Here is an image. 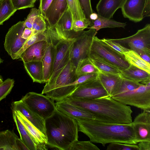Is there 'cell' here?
Masks as SVG:
<instances>
[{
  "mask_svg": "<svg viewBox=\"0 0 150 150\" xmlns=\"http://www.w3.org/2000/svg\"><path fill=\"white\" fill-rule=\"evenodd\" d=\"M62 100L91 112L99 121L119 124L132 122L130 107L109 96L94 99L65 98Z\"/></svg>",
  "mask_w": 150,
  "mask_h": 150,
  "instance_id": "cell-1",
  "label": "cell"
},
{
  "mask_svg": "<svg viewBox=\"0 0 150 150\" xmlns=\"http://www.w3.org/2000/svg\"><path fill=\"white\" fill-rule=\"evenodd\" d=\"M78 131L83 133L91 142L103 146L113 142L137 144L132 122L127 124L108 123L93 120H76Z\"/></svg>",
  "mask_w": 150,
  "mask_h": 150,
  "instance_id": "cell-2",
  "label": "cell"
},
{
  "mask_svg": "<svg viewBox=\"0 0 150 150\" xmlns=\"http://www.w3.org/2000/svg\"><path fill=\"white\" fill-rule=\"evenodd\" d=\"M47 145L61 150H68L78 140V126L76 120L56 109L45 120Z\"/></svg>",
  "mask_w": 150,
  "mask_h": 150,
  "instance_id": "cell-3",
  "label": "cell"
},
{
  "mask_svg": "<svg viewBox=\"0 0 150 150\" xmlns=\"http://www.w3.org/2000/svg\"><path fill=\"white\" fill-rule=\"evenodd\" d=\"M21 100L30 110L44 120L50 116L56 109L54 101L42 93L29 92Z\"/></svg>",
  "mask_w": 150,
  "mask_h": 150,
  "instance_id": "cell-4",
  "label": "cell"
},
{
  "mask_svg": "<svg viewBox=\"0 0 150 150\" xmlns=\"http://www.w3.org/2000/svg\"><path fill=\"white\" fill-rule=\"evenodd\" d=\"M124 104L135 106L144 110H150V86L142 84L136 89L112 97Z\"/></svg>",
  "mask_w": 150,
  "mask_h": 150,
  "instance_id": "cell-5",
  "label": "cell"
},
{
  "mask_svg": "<svg viewBox=\"0 0 150 150\" xmlns=\"http://www.w3.org/2000/svg\"><path fill=\"white\" fill-rule=\"evenodd\" d=\"M91 53L98 55L121 71L127 69L130 65L124 54L116 51L96 36L91 44Z\"/></svg>",
  "mask_w": 150,
  "mask_h": 150,
  "instance_id": "cell-6",
  "label": "cell"
},
{
  "mask_svg": "<svg viewBox=\"0 0 150 150\" xmlns=\"http://www.w3.org/2000/svg\"><path fill=\"white\" fill-rule=\"evenodd\" d=\"M96 35L93 29L79 32L73 43L70 56L71 60L76 67L79 60L89 57L93 39Z\"/></svg>",
  "mask_w": 150,
  "mask_h": 150,
  "instance_id": "cell-7",
  "label": "cell"
},
{
  "mask_svg": "<svg viewBox=\"0 0 150 150\" xmlns=\"http://www.w3.org/2000/svg\"><path fill=\"white\" fill-rule=\"evenodd\" d=\"M108 96V94L98 77L81 84L65 98L94 99Z\"/></svg>",
  "mask_w": 150,
  "mask_h": 150,
  "instance_id": "cell-8",
  "label": "cell"
},
{
  "mask_svg": "<svg viewBox=\"0 0 150 150\" xmlns=\"http://www.w3.org/2000/svg\"><path fill=\"white\" fill-rule=\"evenodd\" d=\"M76 38L69 40L59 41L54 45L56 51L52 71L46 83H50L53 81L70 60L72 45Z\"/></svg>",
  "mask_w": 150,
  "mask_h": 150,
  "instance_id": "cell-9",
  "label": "cell"
},
{
  "mask_svg": "<svg viewBox=\"0 0 150 150\" xmlns=\"http://www.w3.org/2000/svg\"><path fill=\"white\" fill-rule=\"evenodd\" d=\"M123 16L134 22L150 16V0H125L121 8Z\"/></svg>",
  "mask_w": 150,
  "mask_h": 150,
  "instance_id": "cell-10",
  "label": "cell"
},
{
  "mask_svg": "<svg viewBox=\"0 0 150 150\" xmlns=\"http://www.w3.org/2000/svg\"><path fill=\"white\" fill-rule=\"evenodd\" d=\"M25 28L24 21H20L12 26L6 35L4 47L12 58L26 40L21 38Z\"/></svg>",
  "mask_w": 150,
  "mask_h": 150,
  "instance_id": "cell-11",
  "label": "cell"
},
{
  "mask_svg": "<svg viewBox=\"0 0 150 150\" xmlns=\"http://www.w3.org/2000/svg\"><path fill=\"white\" fill-rule=\"evenodd\" d=\"M120 44L127 45L130 48L140 49L150 52V24H147L131 36L120 39H110Z\"/></svg>",
  "mask_w": 150,
  "mask_h": 150,
  "instance_id": "cell-12",
  "label": "cell"
},
{
  "mask_svg": "<svg viewBox=\"0 0 150 150\" xmlns=\"http://www.w3.org/2000/svg\"><path fill=\"white\" fill-rule=\"evenodd\" d=\"M76 67L70 59L57 77L50 83H46L42 93L45 94L52 90L62 87L74 81L77 78Z\"/></svg>",
  "mask_w": 150,
  "mask_h": 150,
  "instance_id": "cell-13",
  "label": "cell"
},
{
  "mask_svg": "<svg viewBox=\"0 0 150 150\" xmlns=\"http://www.w3.org/2000/svg\"><path fill=\"white\" fill-rule=\"evenodd\" d=\"M98 73H89L78 77L74 81L69 84L52 90L45 94L53 101H57L62 100L69 95L81 84L97 78Z\"/></svg>",
  "mask_w": 150,
  "mask_h": 150,
  "instance_id": "cell-14",
  "label": "cell"
},
{
  "mask_svg": "<svg viewBox=\"0 0 150 150\" xmlns=\"http://www.w3.org/2000/svg\"><path fill=\"white\" fill-rule=\"evenodd\" d=\"M136 142L150 141V110H144L132 122Z\"/></svg>",
  "mask_w": 150,
  "mask_h": 150,
  "instance_id": "cell-15",
  "label": "cell"
},
{
  "mask_svg": "<svg viewBox=\"0 0 150 150\" xmlns=\"http://www.w3.org/2000/svg\"><path fill=\"white\" fill-rule=\"evenodd\" d=\"M56 108L61 112L75 120H96L91 113L64 100L56 101Z\"/></svg>",
  "mask_w": 150,
  "mask_h": 150,
  "instance_id": "cell-16",
  "label": "cell"
},
{
  "mask_svg": "<svg viewBox=\"0 0 150 150\" xmlns=\"http://www.w3.org/2000/svg\"><path fill=\"white\" fill-rule=\"evenodd\" d=\"M11 108L12 111H18L20 112L46 136L45 120L30 110L21 100L13 102L11 104Z\"/></svg>",
  "mask_w": 150,
  "mask_h": 150,
  "instance_id": "cell-17",
  "label": "cell"
},
{
  "mask_svg": "<svg viewBox=\"0 0 150 150\" xmlns=\"http://www.w3.org/2000/svg\"><path fill=\"white\" fill-rule=\"evenodd\" d=\"M21 123L22 124L37 146V150H47L46 136L28 121L20 112L14 111Z\"/></svg>",
  "mask_w": 150,
  "mask_h": 150,
  "instance_id": "cell-18",
  "label": "cell"
},
{
  "mask_svg": "<svg viewBox=\"0 0 150 150\" xmlns=\"http://www.w3.org/2000/svg\"><path fill=\"white\" fill-rule=\"evenodd\" d=\"M68 8L66 0H53L45 14L47 27L54 26Z\"/></svg>",
  "mask_w": 150,
  "mask_h": 150,
  "instance_id": "cell-19",
  "label": "cell"
},
{
  "mask_svg": "<svg viewBox=\"0 0 150 150\" xmlns=\"http://www.w3.org/2000/svg\"><path fill=\"white\" fill-rule=\"evenodd\" d=\"M49 43L42 40L33 44L22 54L20 59L23 62L32 61H42L48 46Z\"/></svg>",
  "mask_w": 150,
  "mask_h": 150,
  "instance_id": "cell-20",
  "label": "cell"
},
{
  "mask_svg": "<svg viewBox=\"0 0 150 150\" xmlns=\"http://www.w3.org/2000/svg\"><path fill=\"white\" fill-rule=\"evenodd\" d=\"M98 78L109 96L115 95L121 83L122 77L120 75L99 72Z\"/></svg>",
  "mask_w": 150,
  "mask_h": 150,
  "instance_id": "cell-21",
  "label": "cell"
},
{
  "mask_svg": "<svg viewBox=\"0 0 150 150\" xmlns=\"http://www.w3.org/2000/svg\"><path fill=\"white\" fill-rule=\"evenodd\" d=\"M120 76L122 78L141 84L150 85V74L132 65L122 71Z\"/></svg>",
  "mask_w": 150,
  "mask_h": 150,
  "instance_id": "cell-22",
  "label": "cell"
},
{
  "mask_svg": "<svg viewBox=\"0 0 150 150\" xmlns=\"http://www.w3.org/2000/svg\"><path fill=\"white\" fill-rule=\"evenodd\" d=\"M125 0H100L96 6L98 14L110 19L116 11L119 8H121Z\"/></svg>",
  "mask_w": 150,
  "mask_h": 150,
  "instance_id": "cell-23",
  "label": "cell"
},
{
  "mask_svg": "<svg viewBox=\"0 0 150 150\" xmlns=\"http://www.w3.org/2000/svg\"><path fill=\"white\" fill-rule=\"evenodd\" d=\"M56 51L54 45L48 44L45 54L42 60L45 83L49 80L51 75L54 62Z\"/></svg>",
  "mask_w": 150,
  "mask_h": 150,
  "instance_id": "cell-24",
  "label": "cell"
},
{
  "mask_svg": "<svg viewBox=\"0 0 150 150\" xmlns=\"http://www.w3.org/2000/svg\"><path fill=\"white\" fill-rule=\"evenodd\" d=\"M88 57L99 72L119 75L121 73L118 68L96 54L91 53Z\"/></svg>",
  "mask_w": 150,
  "mask_h": 150,
  "instance_id": "cell-25",
  "label": "cell"
},
{
  "mask_svg": "<svg viewBox=\"0 0 150 150\" xmlns=\"http://www.w3.org/2000/svg\"><path fill=\"white\" fill-rule=\"evenodd\" d=\"M24 68L33 82L44 83L42 61L23 62Z\"/></svg>",
  "mask_w": 150,
  "mask_h": 150,
  "instance_id": "cell-26",
  "label": "cell"
},
{
  "mask_svg": "<svg viewBox=\"0 0 150 150\" xmlns=\"http://www.w3.org/2000/svg\"><path fill=\"white\" fill-rule=\"evenodd\" d=\"M12 115L21 139L29 150H37V146L36 142L21 123L14 111H12Z\"/></svg>",
  "mask_w": 150,
  "mask_h": 150,
  "instance_id": "cell-27",
  "label": "cell"
},
{
  "mask_svg": "<svg viewBox=\"0 0 150 150\" xmlns=\"http://www.w3.org/2000/svg\"><path fill=\"white\" fill-rule=\"evenodd\" d=\"M18 137L13 131L0 132V150H18L16 142Z\"/></svg>",
  "mask_w": 150,
  "mask_h": 150,
  "instance_id": "cell-28",
  "label": "cell"
},
{
  "mask_svg": "<svg viewBox=\"0 0 150 150\" xmlns=\"http://www.w3.org/2000/svg\"><path fill=\"white\" fill-rule=\"evenodd\" d=\"M92 25L87 28L95 29L96 34L98 31L102 28L120 27L124 28L126 25L125 23L117 22L110 19L103 17L98 15L97 18L92 21Z\"/></svg>",
  "mask_w": 150,
  "mask_h": 150,
  "instance_id": "cell-29",
  "label": "cell"
},
{
  "mask_svg": "<svg viewBox=\"0 0 150 150\" xmlns=\"http://www.w3.org/2000/svg\"><path fill=\"white\" fill-rule=\"evenodd\" d=\"M124 55L130 64L150 74V64L144 60L134 51L130 49Z\"/></svg>",
  "mask_w": 150,
  "mask_h": 150,
  "instance_id": "cell-30",
  "label": "cell"
},
{
  "mask_svg": "<svg viewBox=\"0 0 150 150\" xmlns=\"http://www.w3.org/2000/svg\"><path fill=\"white\" fill-rule=\"evenodd\" d=\"M99 72L89 57L81 59L78 62L76 70L77 77L89 73Z\"/></svg>",
  "mask_w": 150,
  "mask_h": 150,
  "instance_id": "cell-31",
  "label": "cell"
},
{
  "mask_svg": "<svg viewBox=\"0 0 150 150\" xmlns=\"http://www.w3.org/2000/svg\"><path fill=\"white\" fill-rule=\"evenodd\" d=\"M42 40L48 42V38L45 32L32 34L29 38L26 40L22 47L15 54L12 59H20L21 55L26 49L35 43Z\"/></svg>",
  "mask_w": 150,
  "mask_h": 150,
  "instance_id": "cell-32",
  "label": "cell"
},
{
  "mask_svg": "<svg viewBox=\"0 0 150 150\" xmlns=\"http://www.w3.org/2000/svg\"><path fill=\"white\" fill-rule=\"evenodd\" d=\"M16 11L11 0H0V25L8 20Z\"/></svg>",
  "mask_w": 150,
  "mask_h": 150,
  "instance_id": "cell-33",
  "label": "cell"
},
{
  "mask_svg": "<svg viewBox=\"0 0 150 150\" xmlns=\"http://www.w3.org/2000/svg\"><path fill=\"white\" fill-rule=\"evenodd\" d=\"M73 21L86 18L81 6L79 0H66Z\"/></svg>",
  "mask_w": 150,
  "mask_h": 150,
  "instance_id": "cell-34",
  "label": "cell"
},
{
  "mask_svg": "<svg viewBox=\"0 0 150 150\" xmlns=\"http://www.w3.org/2000/svg\"><path fill=\"white\" fill-rule=\"evenodd\" d=\"M99 150L100 149L91 141H75L68 150Z\"/></svg>",
  "mask_w": 150,
  "mask_h": 150,
  "instance_id": "cell-35",
  "label": "cell"
},
{
  "mask_svg": "<svg viewBox=\"0 0 150 150\" xmlns=\"http://www.w3.org/2000/svg\"><path fill=\"white\" fill-rule=\"evenodd\" d=\"M142 84L139 82L122 77L120 87L115 95L134 90L139 87Z\"/></svg>",
  "mask_w": 150,
  "mask_h": 150,
  "instance_id": "cell-36",
  "label": "cell"
},
{
  "mask_svg": "<svg viewBox=\"0 0 150 150\" xmlns=\"http://www.w3.org/2000/svg\"><path fill=\"white\" fill-rule=\"evenodd\" d=\"M46 22L43 17L39 15L35 19L32 25V34L44 32L47 29Z\"/></svg>",
  "mask_w": 150,
  "mask_h": 150,
  "instance_id": "cell-37",
  "label": "cell"
},
{
  "mask_svg": "<svg viewBox=\"0 0 150 150\" xmlns=\"http://www.w3.org/2000/svg\"><path fill=\"white\" fill-rule=\"evenodd\" d=\"M14 83L13 79L8 78L0 84V101L5 98L10 93Z\"/></svg>",
  "mask_w": 150,
  "mask_h": 150,
  "instance_id": "cell-38",
  "label": "cell"
},
{
  "mask_svg": "<svg viewBox=\"0 0 150 150\" xmlns=\"http://www.w3.org/2000/svg\"><path fill=\"white\" fill-rule=\"evenodd\" d=\"M92 21L86 18L73 21L72 23L71 30L75 32L83 31L88 26L92 25Z\"/></svg>",
  "mask_w": 150,
  "mask_h": 150,
  "instance_id": "cell-39",
  "label": "cell"
},
{
  "mask_svg": "<svg viewBox=\"0 0 150 150\" xmlns=\"http://www.w3.org/2000/svg\"><path fill=\"white\" fill-rule=\"evenodd\" d=\"M107 150H139L137 144L119 142L110 143L107 146Z\"/></svg>",
  "mask_w": 150,
  "mask_h": 150,
  "instance_id": "cell-40",
  "label": "cell"
},
{
  "mask_svg": "<svg viewBox=\"0 0 150 150\" xmlns=\"http://www.w3.org/2000/svg\"><path fill=\"white\" fill-rule=\"evenodd\" d=\"M101 40L106 45L122 54H124L130 50V49L124 47L121 44L111 40L110 39L103 38Z\"/></svg>",
  "mask_w": 150,
  "mask_h": 150,
  "instance_id": "cell-41",
  "label": "cell"
},
{
  "mask_svg": "<svg viewBox=\"0 0 150 150\" xmlns=\"http://www.w3.org/2000/svg\"><path fill=\"white\" fill-rule=\"evenodd\" d=\"M39 15V9L32 8L26 19L24 21V25L25 28L32 29L33 24L35 19Z\"/></svg>",
  "mask_w": 150,
  "mask_h": 150,
  "instance_id": "cell-42",
  "label": "cell"
},
{
  "mask_svg": "<svg viewBox=\"0 0 150 150\" xmlns=\"http://www.w3.org/2000/svg\"><path fill=\"white\" fill-rule=\"evenodd\" d=\"M14 8L17 10L34 7L31 0H11Z\"/></svg>",
  "mask_w": 150,
  "mask_h": 150,
  "instance_id": "cell-43",
  "label": "cell"
},
{
  "mask_svg": "<svg viewBox=\"0 0 150 150\" xmlns=\"http://www.w3.org/2000/svg\"><path fill=\"white\" fill-rule=\"evenodd\" d=\"M91 0H79L81 6L83 10L86 17L89 20H90L89 18L90 16L93 12Z\"/></svg>",
  "mask_w": 150,
  "mask_h": 150,
  "instance_id": "cell-44",
  "label": "cell"
},
{
  "mask_svg": "<svg viewBox=\"0 0 150 150\" xmlns=\"http://www.w3.org/2000/svg\"><path fill=\"white\" fill-rule=\"evenodd\" d=\"M53 0H40L39 15L45 19L46 12Z\"/></svg>",
  "mask_w": 150,
  "mask_h": 150,
  "instance_id": "cell-45",
  "label": "cell"
},
{
  "mask_svg": "<svg viewBox=\"0 0 150 150\" xmlns=\"http://www.w3.org/2000/svg\"><path fill=\"white\" fill-rule=\"evenodd\" d=\"M130 49L134 51L144 60L150 64V52L137 48H132Z\"/></svg>",
  "mask_w": 150,
  "mask_h": 150,
  "instance_id": "cell-46",
  "label": "cell"
},
{
  "mask_svg": "<svg viewBox=\"0 0 150 150\" xmlns=\"http://www.w3.org/2000/svg\"><path fill=\"white\" fill-rule=\"evenodd\" d=\"M138 143L139 150H150V141H141Z\"/></svg>",
  "mask_w": 150,
  "mask_h": 150,
  "instance_id": "cell-47",
  "label": "cell"
},
{
  "mask_svg": "<svg viewBox=\"0 0 150 150\" xmlns=\"http://www.w3.org/2000/svg\"><path fill=\"white\" fill-rule=\"evenodd\" d=\"M16 142L18 150H29L21 139L18 137L16 138Z\"/></svg>",
  "mask_w": 150,
  "mask_h": 150,
  "instance_id": "cell-48",
  "label": "cell"
},
{
  "mask_svg": "<svg viewBox=\"0 0 150 150\" xmlns=\"http://www.w3.org/2000/svg\"><path fill=\"white\" fill-rule=\"evenodd\" d=\"M32 35V29L25 28L21 35V38L27 40Z\"/></svg>",
  "mask_w": 150,
  "mask_h": 150,
  "instance_id": "cell-49",
  "label": "cell"
},
{
  "mask_svg": "<svg viewBox=\"0 0 150 150\" xmlns=\"http://www.w3.org/2000/svg\"><path fill=\"white\" fill-rule=\"evenodd\" d=\"M98 16V13L93 12L90 16V19L92 21H94L97 18Z\"/></svg>",
  "mask_w": 150,
  "mask_h": 150,
  "instance_id": "cell-50",
  "label": "cell"
},
{
  "mask_svg": "<svg viewBox=\"0 0 150 150\" xmlns=\"http://www.w3.org/2000/svg\"><path fill=\"white\" fill-rule=\"evenodd\" d=\"M37 0H31V3H32V4L34 6V4H35V1H37Z\"/></svg>",
  "mask_w": 150,
  "mask_h": 150,
  "instance_id": "cell-51",
  "label": "cell"
},
{
  "mask_svg": "<svg viewBox=\"0 0 150 150\" xmlns=\"http://www.w3.org/2000/svg\"><path fill=\"white\" fill-rule=\"evenodd\" d=\"M3 81L2 78L0 76V84H1Z\"/></svg>",
  "mask_w": 150,
  "mask_h": 150,
  "instance_id": "cell-52",
  "label": "cell"
},
{
  "mask_svg": "<svg viewBox=\"0 0 150 150\" xmlns=\"http://www.w3.org/2000/svg\"><path fill=\"white\" fill-rule=\"evenodd\" d=\"M3 60L0 57V64L3 63Z\"/></svg>",
  "mask_w": 150,
  "mask_h": 150,
  "instance_id": "cell-53",
  "label": "cell"
}]
</instances>
